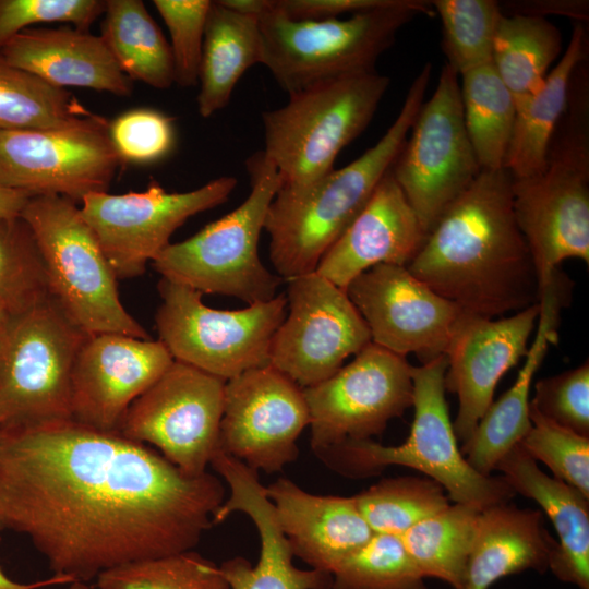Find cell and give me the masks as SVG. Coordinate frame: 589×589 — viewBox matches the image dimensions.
Instances as JSON below:
<instances>
[{
	"label": "cell",
	"mask_w": 589,
	"mask_h": 589,
	"mask_svg": "<svg viewBox=\"0 0 589 589\" xmlns=\"http://www.w3.org/2000/svg\"><path fill=\"white\" fill-rule=\"evenodd\" d=\"M263 44L259 17L232 11L212 1L202 46L197 111L209 118L224 109L245 71L262 64Z\"/></svg>",
	"instance_id": "f546056e"
},
{
	"label": "cell",
	"mask_w": 589,
	"mask_h": 589,
	"mask_svg": "<svg viewBox=\"0 0 589 589\" xmlns=\"http://www.w3.org/2000/svg\"><path fill=\"white\" fill-rule=\"evenodd\" d=\"M221 5L260 19L268 9L269 0H217Z\"/></svg>",
	"instance_id": "f907efd6"
},
{
	"label": "cell",
	"mask_w": 589,
	"mask_h": 589,
	"mask_svg": "<svg viewBox=\"0 0 589 589\" xmlns=\"http://www.w3.org/2000/svg\"><path fill=\"white\" fill-rule=\"evenodd\" d=\"M109 120L49 130L0 131V187L73 202L107 192L120 164Z\"/></svg>",
	"instance_id": "e0dca14e"
},
{
	"label": "cell",
	"mask_w": 589,
	"mask_h": 589,
	"mask_svg": "<svg viewBox=\"0 0 589 589\" xmlns=\"http://www.w3.org/2000/svg\"><path fill=\"white\" fill-rule=\"evenodd\" d=\"M225 494L215 476H188L117 431L72 419L0 429V530L73 581L193 550Z\"/></svg>",
	"instance_id": "6da1fadb"
},
{
	"label": "cell",
	"mask_w": 589,
	"mask_h": 589,
	"mask_svg": "<svg viewBox=\"0 0 589 589\" xmlns=\"http://www.w3.org/2000/svg\"><path fill=\"white\" fill-rule=\"evenodd\" d=\"M38 244L49 296L88 336L121 334L151 339L122 305L117 276L75 202L32 196L21 213Z\"/></svg>",
	"instance_id": "9c48e42d"
},
{
	"label": "cell",
	"mask_w": 589,
	"mask_h": 589,
	"mask_svg": "<svg viewBox=\"0 0 589 589\" xmlns=\"http://www.w3.org/2000/svg\"><path fill=\"white\" fill-rule=\"evenodd\" d=\"M542 513L506 503L480 510L464 589H489L497 580L528 569L544 573L556 550Z\"/></svg>",
	"instance_id": "83f0119b"
},
{
	"label": "cell",
	"mask_w": 589,
	"mask_h": 589,
	"mask_svg": "<svg viewBox=\"0 0 589 589\" xmlns=\"http://www.w3.org/2000/svg\"><path fill=\"white\" fill-rule=\"evenodd\" d=\"M529 418L531 428L519 443L521 448L589 497V437L556 424L531 404Z\"/></svg>",
	"instance_id": "60d3db41"
},
{
	"label": "cell",
	"mask_w": 589,
	"mask_h": 589,
	"mask_svg": "<svg viewBox=\"0 0 589 589\" xmlns=\"http://www.w3.org/2000/svg\"><path fill=\"white\" fill-rule=\"evenodd\" d=\"M542 416L589 437V363L539 380L530 400Z\"/></svg>",
	"instance_id": "ee69618b"
},
{
	"label": "cell",
	"mask_w": 589,
	"mask_h": 589,
	"mask_svg": "<svg viewBox=\"0 0 589 589\" xmlns=\"http://www.w3.org/2000/svg\"><path fill=\"white\" fill-rule=\"evenodd\" d=\"M431 1L398 0L392 7L346 19L292 21L271 8L260 16L262 64L289 94L322 81L375 71L398 32Z\"/></svg>",
	"instance_id": "ba28073f"
},
{
	"label": "cell",
	"mask_w": 589,
	"mask_h": 589,
	"mask_svg": "<svg viewBox=\"0 0 589 589\" xmlns=\"http://www.w3.org/2000/svg\"><path fill=\"white\" fill-rule=\"evenodd\" d=\"M539 313L538 302L506 317L461 314L445 354L444 377L445 389L458 397L453 422L457 441L470 438L500 380L526 357Z\"/></svg>",
	"instance_id": "ffe728a7"
},
{
	"label": "cell",
	"mask_w": 589,
	"mask_h": 589,
	"mask_svg": "<svg viewBox=\"0 0 589 589\" xmlns=\"http://www.w3.org/2000/svg\"><path fill=\"white\" fill-rule=\"evenodd\" d=\"M0 60L60 88L85 87L116 96H129L133 88L104 38L75 27L24 29L3 46Z\"/></svg>",
	"instance_id": "484cf974"
},
{
	"label": "cell",
	"mask_w": 589,
	"mask_h": 589,
	"mask_svg": "<svg viewBox=\"0 0 589 589\" xmlns=\"http://www.w3.org/2000/svg\"><path fill=\"white\" fill-rule=\"evenodd\" d=\"M426 236L388 170L361 212L323 255L315 272L346 290L357 276L376 265L408 266Z\"/></svg>",
	"instance_id": "603a6c76"
},
{
	"label": "cell",
	"mask_w": 589,
	"mask_h": 589,
	"mask_svg": "<svg viewBox=\"0 0 589 589\" xmlns=\"http://www.w3.org/2000/svg\"><path fill=\"white\" fill-rule=\"evenodd\" d=\"M103 34L120 69L131 79L165 89L175 83L169 43L141 0L105 1Z\"/></svg>",
	"instance_id": "4dcf8cb0"
},
{
	"label": "cell",
	"mask_w": 589,
	"mask_h": 589,
	"mask_svg": "<svg viewBox=\"0 0 589 589\" xmlns=\"http://www.w3.org/2000/svg\"><path fill=\"white\" fill-rule=\"evenodd\" d=\"M561 51V32L546 17L503 15L493 44L492 64L512 93L515 106L542 86Z\"/></svg>",
	"instance_id": "1f68e13d"
},
{
	"label": "cell",
	"mask_w": 589,
	"mask_h": 589,
	"mask_svg": "<svg viewBox=\"0 0 589 589\" xmlns=\"http://www.w3.org/2000/svg\"><path fill=\"white\" fill-rule=\"evenodd\" d=\"M211 465L229 488V496L215 512L213 524L242 512L254 522L261 542L256 564L237 556L219 566L229 589H332L330 574L293 565L291 546L257 471L221 452L214 455Z\"/></svg>",
	"instance_id": "7402d4cb"
},
{
	"label": "cell",
	"mask_w": 589,
	"mask_h": 589,
	"mask_svg": "<svg viewBox=\"0 0 589 589\" xmlns=\"http://www.w3.org/2000/svg\"><path fill=\"white\" fill-rule=\"evenodd\" d=\"M587 51L585 25L575 22L567 48L542 86L516 105L514 128L504 161V169L513 178H525L543 168L552 135L567 106L573 73L585 61Z\"/></svg>",
	"instance_id": "f1b7e54d"
},
{
	"label": "cell",
	"mask_w": 589,
	"mask_h": 589,
	"mask_svg": "<svg viewBox=\"0 0 589 589\" xmlns=\"http://www.w3.org/2000/svg\"><path fill=\"white\" fill-rule=\"evenodd\" d=\"M430 63L412 81L404 104L380 141L347 166L302 188L280 187L272 200L264 230L277 275L287 280L316 271L333 243L364 207L393 167L424 101Z\"/></svg>",
	"instance_id": "3957f363"
},
{
	"label": "cell",
	"mask_w": 589,
	"mask_h": 589,
	"mask_svg": "<svg viewBox=\"0 0 589 589\" xmlns=\"http://www.w3.org/2000/svg\"><path fill=\"white\" fill-rule=\"evenodd\" d=\"M100 117L64 88L0 60V131L61 129Z\"/></svg>",
	"instance_id": "836d02e7"
},
{
	"label": "cell",
	"mask_w": 589,
	"mask_h": 589,
	"mask_svg": "<svg viewBox=\"0 0 589 589\" xmlns=\"http://www.w3.org/2000/svg\"><path fill=\"white\" fill-rule=\"evenodd\" d=\"M172 362L159 339L121 334L87 336L72 373V420L101 431H117L131 404Z\"/></svg>",
	"instance_id": "44dd1931"
},
{
	"label": "cell",
	"mask_w": 589,
	"mask_h": 589,
	"mask_svg": "<svg viewBox=\"0 0 589 589\" xmlns=\"http://www.w3.org/2000/svg\"><path fill=\"white\" fill-rule=\"evenodd\" d=\"M170 34L175 83L182 87L199 83L200 63L209 0H154Z\"/></svg>",
	"instance_id": "b9f144b4"
},
{
	"label": "cell",
	"mask_w": 589,
	"mask_h": 589,
	"mask_svg": "<svg viewBox=\"0 0 589 589\" xmlns=\"http://www.w3.org/2000/svg\"><path fill=\"white\" fill-rule=\"evenodd\" d=\"M407 268L466 313L496 318L538 303L533 261L513 208L512 175L481 170Z\"/></svg>",
	"instance_id": "7a4b0ae2"
},
{
	"label": "cell",
	"mask_w": 589,
	"mask_h": 589,
	"mask_svg": "<svg viewBox=\"0 0 589 589\" xmlns=\"http://www.w3.org/2000/svg\"><path fill=\"white\" fill-rule=\"evenodd\" d=\"M573 73L566 109L552 135L543 168L512 177L513 208L528 244L538 286L565 260L589 265V75Z\"/></svg>",
	"instance_id": "277c9868"
},
{
	"label": "cell",
	"mask_w": 589,
	"mask_h": 589,
	"mask_svg": "<svg viewBox=\"0 0 589 589\" xmlns=\"http://www.w3.org/2000/svg\"><path fill=\"white\" fill-rule=\"evenodd\" d=\"M346 293L363 317L371 342L422 363L445 356L464 311L412 275L380 264L357 276Z\"/></svg>",
	"instance_id": "d6986e66"
},
{
	"label": "cell",
	"mask_w": 589,
	"mask_h": 589,
	"mask_svg": "<svg viewBox=\"0 0 589 589\" xmlns=\"http://www.w3.org/2000/svg\"><path fill=\"white\" fill-rule=\"evenodd\" d=\"M287 313L276 330L269 364L301 388L332 376L371 342L346 290L316 272L288 280Z\"/></svg>",
	"instance_id": "2e32d148"
},
{
	"label": "cell",
	"mask_w": 589,
	"mask_h": 589,
	"mask_svg": "<svg viewBox=\"0 0 589 589\" xmlns=\"http://www.w3.org/2000/svg\"><path fill=\"white\" fill-rule=\"evenodd\" d=\"M226 381L176 361L128 408L117 432L155 446L183 473L204 474L218 450Z\"/></svg>",
	"instance_id": "4fadbf2b"
},
{
	"label": "cell",
	"mask_w": 589,
	"mask_h": 589,
	"mask_svg": "<svg viewBox=\"0 0 589 589\" xmlns=\"http://www.w3.org/2000/svg\"><path fill=\"white\" fill-rule=\"evenodd\" d=\"M72 582L74 581L71 578L58 575L29 584L17 582L8 577L0 567V589H40L52 585H70Z\"/></svg>",
	"instance_id": "681fc988"
},
{
	"label": "cell",
	"mask_w": 589,
	"mask_h": 589,
	"mask_svg": "<svg viewBox=\"0 0 589 589\" xmlns=\"http://www.w3.org/2000/svg\"><path fill=\"white\" fill-rule=\"evenodd\" d=\"M389 86L376 71L318 82L262 113L266 159L281 185L305 187L334 169L339 153L370 124Z\"/></svg>",
	"instance_id": "8992f818"
},
{
	"label": "cell",
	"mask_w": 589,
	"mask_h": 589,
	"mask_svg": "<svg viewBox=\"0 0 589 589\" xmlns=\"http://www.w3.org/2000/svg\"><path fill=\"white\" fill-rule=\"evenodd\" d=\"M446 369V356L412 366L414 419L405 443L352 441L318 457L356 478L376 474L389 465L410 467L437 482L455 503L480 509L508 502L516 493L503 477L479 473L458 447L445 398Z\"/></svg>",
	"instance_id": "5b68a950"
},
{
	"label": "cell",
	"mask_w": 589,
	"mask_h": 589,
	"mask_svg": "<svg viewBox=\"0 0 589 589\" xmlns=\"http://www.w3.org/2000/svg\"><path fill=\"white\" fill-rule=\"evenodd\" d=\"M458 76L443 65L390 169L426 235L481 171L465 124Z\"/></svg>",
	"instance_id": "7c38bea8"
},
{
	"label": "cell",
	"mask_w": 589,
	"mask_h": 589,
	"mask_svg": "<svg viewBox=\"0 0 589 589\" xmlns=\"http://www.w3.org/2000/svg\"><path fill=\"white\" fill-rule=\"evenodd\" d=\"M505 14H524L545 17L546 15H563L585 22L588 20V1L584 0H539V1H512L500 4Z\"/></svg>",
	"instance_id": "7dc6e473"
},
{
	"label": "cell",
	"mask_w": 589,
	"mask_h": 589,
	"mask_svg": "<svg viewBox=\"0 0 589 589\" xmlns=\"http://www.w3.org/2000/svg\"><path fill=\"white\" fill-rule=\"evenodd\" d=\"M573 283L557 271L539 293L536 335L513 386L493 401L460 449L471 467L490 476L497 462L518 445L531 428L530 388L551 344L557 342L560 313L567 305Z\"/></svg>",
	"instance_id": "cb8c5ba5"
},
{
	"label": "cell",
	"mask_w": 589,
	"mask_h": 589,
	"mask_svg": "<svg viewBox=\"0 0 589 589\" xmlns=\"http://www.w3.org/2000/svg\"><path fill=\"white\" fill-rule=\"evenodd\" d=\"M104 11L100 0H0V50L29 25L65 22L87 31Z\"/></svg>",
	"instance_id": "f6af8a7d"
},
{
	"label": "cell",
	"mask_w": 589,
	"mask_h": 589,
	"mask_svg": "<svg viewBox=\"0 0 589 589\" xmlns=\"http://www.w3.org/2000/svg\"><path fill=\"white\" fill-rule=\"evenodd\" d=\"M265 491L293 556L313 569L332 575L374 533L354 496L312 494L287 478H279Z\"/></svg>",
	"instance_id": "d4e9b609"
},
{
	"label": "cell",
	"mask_w": 589,
	"mask_h": 589,
	"mask_svg": "<svg viewBox=\"0 0 589 589\" xmlns=\"http://www.w3.org/2000/svg\"><path fill=\"white\" fill-rule=\"evenodd\" d=\"M87 336L50 296L12 316L0 352V429L72 419V373Z\"/></svg>",
	"instance_id": "30bf717a"
},
{
	"label": "cell",
	"mask_w": 589,
	"mask_h": 589,
	"mask_svg": "<svg viewBox=\"0 0 589 589\" xmlns=\"http://www.w3.org/2000/svg\"><path fill=\"white\" fill-rule=\"evenodd\" d=\"M332 577V589H428L400 537L388 533H373Z\"/></svg>",
	"instance_id": "ab89813d"
},
{
	"label": "cell",
	"mask_w": 589,
	"mask_h": 589,
	"mask_svg": "<svg viewBox=\"0 0 589 589\" xmlns=\"http://www.w3.org/2000/svg\"><path fill=\"white\" fill-rule=\"evenodd\" d=\"M108 134L121 161L149 164L169 155L176 143L172 118L152 108H134L109 121Z\"/></svg>",
	"instance_id": "7bdbcfd3"
},
{
	"label": "cell",
	"mask_w": 589,
	"mask_h": 589,
	"mask_svg": "<svg viewBox=\"0 0 589 589\" xmlns=\"http://www.w3.org/2000/svg\"><path fill=\"white\" fill-rule=\"evenodd\" d=\"M309 422L303 388L269 363L251 369L225 383L218 450L274 473L296 460Z\"/></svg>",
	"instance_id": "ac0fdd59"
},
{
	"label": "cell",
	"mask_w": 589,
	"mask_h": 589,
	"mask_svg": "<svg viewBox=\"0 0 589 589\" xmlns=\"http://www.w3.org/2000/svg\"><path fill=\"white\" fill-rule=\"evenodd\" d=\"M70 586L72 589H91V587L86 582H83V581H74L70 584Z\"/></svg>",
	"instance_id": "f5cc1de1"
},
{
	"label": "cell",
	"mask_w": 589,
	"mask_h": 589,
	"mask_svg": "<svg viewBox=\"0 0 589 589\" xmlns=\"http://www.w3.org/2000/svg\"><path fill=\"white\" fill-rule=\"evenodd\" d=\"M358 508L374 533L401 536L418 522L449 506L444 489L430 478L381 480L354 495Z\"/></svg>",
	"instance_id": "d590c367"
},
{
	"label": "cell",
	"mask_w": 589,
	"mask_h": 589,
	"mask_svg": "<svg viewBox=\"0 0 589 589\" xmlns=\"http://www.w3.org/2000/svg\"><path fill=\"white\" fill-rule=\"evenodd\" d=\"M11 318L12 316L0 305V352L7 339Z\"/></svg>",
	"instance_id": "816d5d0a"
},
{
	"label": "cell",
	"mask_w": 589,
	"mask_h": 589,
	"mask_svg": "<svg viewBox=\"0 0 589 589\" xmlns=\"http://www.w3.org/2000/svg\"><path fill=\"white\" fill-rule=\"evenodd\" d=\"M480 510L455 503L399 536L424 578L440 579L453 589L465 588Z\"/></svg>",
	"instance_id": "d6a6232c"
},
{
	"label": "cell",
	"mask_w": 589,
	"mask_h": 589,
	"mask_svg": "<svg viewBox=\"0 0 589 589\" xmlns=\"http://www.w3.org/2000/svg\"><path fill=\"white\" fill-rule=\"evenodd\" d=\"M466 129L481 170L504 168L516 106L492 62L461 75Z\"/></svg>",
	"instance_id": "e575fe53"
},
{
	"label": "cell",
	"mask_w": 589,
	"mask_h": 589,
	"mask_svg": "<svg viewBox=\"0 0 589 589\" xmlns=\"http://www.w3.org/2000/svg\"><path fill=\"white\" fill-rule=\"evenodd\" d=\"M251 191L233 211L192 237L170 243L152 262L163 278L249 305L277 296L281 278L261 261L259 241L268 206L281 185L263 152L247 160Z\"/></svg>",
	"instance_id": "52a82bcc"
},
{
	"label": "cell",
	"mask_w": 589,
	"mask_h": 589,
	"mask_svg": "<svg viewBox=\"0 0 589 589\" xmlns=\"http://www.w3.org/2000/svg\"><path fill=\"white\" fill-rule=\"evenodd\" d=\"M398 0H271L273 11L292 21L339 19L342 14L383 9Z\"/></svg>",
	"instance_id": "bcb514c9"
},
{
	"label": "cell",
	"mask_w": 589,
	"mask_h": 589,
	"mask_svg": "<svg viewBox=\"0 0 589 589\" xmlns=\"http://www.w3.org/2000/svg\"><path fill=\"white\" fill-rule=\"evenodd\" d=\"M515 493L538 503L558 536L549 569L579 589H589V497L544 473L518 444L496 465Z\"/></svg>",
	"instance_id": "4316f807"
},
{
	"label": "cell",
	"mask_w": 589,
	"mask_h": 589,
	"mask_svg": "<svg viewBox=\"0 0 589 589\" xmlns=\"http://www.w3.org/2000/svg\"><path fill=\"white\" fill-rule=\"evenodd\" d=\"M32 196L25 191L0 187V217L21 216L23 208Z\"/></svg>",
	"instance_id": "c3c4849f"
},
{
	"label": "cell",
	"mask_w": 589,
	"mask_h": 589,
	"mask_svg": "<svg viewBox=\"0 0 589 589\" xmlns=\"http://www.w3.org/2000/svg\"><path fill=\"white\" fill-rule=\"evenodd\" d=\"M411 373L406 357L370 342L332 376L303 388L315 454L381 434L412 407Z\"/></svg>",
	"instance_id": "5bb4252c"
},
{
	"label": "cell",
	"mask_w": 589,
	"mask_h": 589,
	"mask_svg": "<svg viewBox=\"0 0 589 589\" xmlns=\"http://www.w3.org/2000/svg\"><path fill=\"white\" fill-rule=\"evenodd\" d=\"M49 296L43 257L27 223L0 217V305L22 314Z\"/></svg>",
	"instance_id": "74e56055"
},
{
	"label": "cell",
	"mask_w": 589,
	"mask_h": 589,
	"mask_svg": "<svg viewBox=\"0 0 589 589\" xmlns=\"http://www.w3.org/2000/svg\"><path fill=\"white\" fill-rule=\"evenodd\" d=\"M155 321L173 360L230 380L269 363L274 335L287 313L286 293L239 310L205 305L202 293L163 278Z\"/></svg>",
	"instance_id": "8fae6325"
},
{
	"label": "cell",
	"mask_w": 589,
	"mask_h": 589,
	"mask_svg": "<svg viewBox=\"0 0 589 589\" xmlns=\"http://www.w3.org/2000/svg\"><path fill=\"white\" fill-rule=\"evenodd\" d=\"M236 185L235 177L223 176L178 193L151 181L143 192L91 193L80 211L117 278H133L170 244V237L187 219L225 203Z\"/></svg>",
	"instance_id": "9a60e30c"
},
{
	"label": "cell",
	"mask_w": 589,
	"mask_h": 589,
	"mask_svg": "<svg viewBox=\"0 0 589 589\" xmlns=\"http://www.w3.org/2000/svg\"><path fill=\"white\" fill-rule=\"evenodd\" d=\"M442 23V49L458 75L492 62L493 44L504 15L494 0L431 1Z\"/></svg>",
	"instance_id": "8d00e7d4"
},
{
	"label": "cell",
	"mask_w": 589,
	"mask_h": 589,
	"mask_svg": "<svg viewBox=\"0 0 589 589\" xmlns=\"http://www.w3.org/2000/svg\"><path fill=\"white\" fill-rule=\"evenodd\" d=\"M40 589H48V587L40 588ZM67 589H72V588H71V586L69 585Z\"/></svg>",
	"instance_id": "db71d44e"
},
{
	"label": "cell",
	"mask_w": 589,
	"mask_h": 589,
	"mask_svg": "<svg viewBox=\"0 0 589 589\" xmlns=\"http://www.w3.org/2000/svg\"><path fill=\"white\" fill-rule=\"evenodd\" d=\"M96 582L98 589H229L219 566L193 550L117 566Z\"/></svg>",
	"instance_id": "f35d334b"
}]
</instances>
